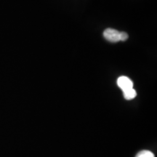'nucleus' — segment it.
Listing matches in <instances>:
<instances>
[{
	"label": "nucleus",
	"mask_w": 157,
	"mask_h": 157,
	"mask_svg": "<svg viewBox=\"0 0 157 157\" xmlns=\"http://www.w3.org/2000/svg\"><path fill=\"white\" fill-rule=\"evenodd\" d=\"M103 36L110 42L117 43L121 41V32L113 29H107L104 31Z\"/></svg>",
	"instance_id": "1"
},
{
	"label": "nucleus",
	"mask_w": 157,
	"mask_h": 157,
	"mask_svg": "<svg viewBox=\"0 0 157 157\" xmlns=\"http://www.w3.org/2000/svg\"><path fill=\"white\" fill-rule=\"evenodd\" d=\"M123 95L125 99L127 100V101H130V100L134 99L136 97L137 93L133 88H131V89L123 91Z\"/></svg>",
	"instance_id": "3"
},
{
	"label": "nucleus",
	"mask_w": 157,
	"mask_h": 157,
	"mask_svg": "<svg viewBox=\"0 0 157 157\" xmlns=\"http://www.w3.org/2000/svg\"><path fill=\"white\" fill-rule=\"evenodd\" d=\"M135 157H155L154 154L150 151H141L136 155Z\"/></svg>",
	"instance_id": "4"
},
{
	"label": "nucleus",
	"mask_w": 157,
	"mask_h": 157,
	"mask_svg": "<svg viewBox=\"0 0 157 157\" xmlns=\"http://www.w3.org/2000/svg\"><path fill=\"white\" fill-rule=\"evenodd\" d=\"M117 84L119 87L122 90V91L133 88V82H132V80L124 76H120L118 78Z\"/></svg>",
	"instance_id": "2"
},
{
	"label": "nucleus",
	"mask_w": 157,
	"mask_h": 157,
	"mask_svg": "<svg viewBox=\"0 0 157 157\" xmlns=\"http://www.w3.org/2000/svg\"><path fill=\"white\" fill-rule=\"evenodd\" d=\"M128 39V34L125 32H121V41L124 42Z\"/></svg>",
	"instance_id": "5"
}]
</instances>
